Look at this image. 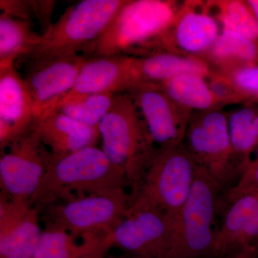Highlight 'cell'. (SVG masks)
<instances>
[{"instance_id": "obj_1", "label": "cell", "mask_w": 258, "mask_h": 258, "mask_svg": "<svg viewBox=\"0 0 258 258\" xmlns=\"http://www.w3.org/2000/svg\"><path fill=\"white\" fill-rule=\"evenodd\" d=\"M128 187L123 169L96 146L61 157H52L32 205L41 210L57 200L108 195Z\"/></svg>"}, {"instance_id": "obj_2", "label": "cell", "mask_w": 258, "mask_h": 258, "mask_svg": "<svg viewBox=\"0 0 258 258\" xmlns=\"http://www.w3.org/2000/svg\"><path fill=\"white\" fill-rule=\"evenodd\" d=\"M101 149L124 171L131 195L138 189L158 151L140 112L127 93L114 103L98 126Z\"/></svg>"}, {"instance_id": "obj_3", "label": "cell", "mask_w": 258, "mask_h": 258, "mask_svg": "<svg viewBox=\"0 0 258 258\" xmlns=\"http://www.w3.org/2000/svg\"><path fill=\"white\" fill-rule=\"evenodd\" d=\"M199 169L184 142L158 149L138 189L131 195L126 216L152 210L177 224Z\"/></svg>"}, {"instance_id": "obj_4", "label": "cell", "mask_w": 258, "mask_h": 258, "mask_svg": "<svg viewBox=\"0 0 258 258\" xmlns=\"http://www.w3.org/2000/svg\"><path fill=\"white\" fill-rule=\"evenodd\" d=\"M181 3L171 0H127L85 55L140 54L174 22Z\"/></svg>"}, {"instance_id": "obj_5", "label": "cell", "mask_w": 258, "mask_h": 258, "mask_svg": "<svg viewBox=\"0 0 258 258\" xmlns=\"http://www.w3.org/2000/svg\"><path fill=\"white\" fill-rule=\"evenodd\" d=\"M127 0H83L69 7L42 34L28 62L79 54L98 38Z\"/></svg>"}, {"instance_id": "obj_6", "label": "cell", "mask_w": 258, "mask_h": 258, "mask_svg": "<svg viewBox=\"0 0 258 258\" xmlns=\"http://www.w3.org/2000/svg\"><path fill=\"white\" fill-rule=\"evenodd\" d=\"M221 188L200 168L181 210L168 258H219L216 220L220 217Z\"/></svg>"}, {"instance_id": "obj_7", "label": "cell", "mask_w": 258, "mask_h": 258, "mask_svg": "<svg viewBox=\"0 0 258 258\" xmlns=\"http://www.w3.org/2000/svg\"><path fill=\"white\" fill-rule=\"evenodd\" d=\"M184 142L199 167L223 193L240 180L241 174L231 144L227 112L222 108L191 113Z\"/></svg>"}, {"instance_id": "obj_8", "label": "cell", "mask_w": 258, "mask_h": 258, "mask_svg": "<svg viewBox=\"0 0 258 258\" xmlns=\"http://www.w3.org/2000/svg\"><path fill=\"white\" fill-rule=\"evenodd\" d=\"M131 200V194L123 189L51 205L47 225L63 229L78 239L86 235L109 234L126 217Z\"/></svg>"}, {"instance_id": "obj_9", "label": "cell", "mask_w": 258, "mask_h": 258, "mask_svg": "<svg viewBox=\"0 0 258 258\" xmlns=\"http://www.w3.org/2000/svg\"><path fill=\"white\" fill-rule=\"evenodd\" d=\"M221 30L208 2H183L169 28L149 44L142 55L167 52L204 60Z\"/></svg>"}, {"instance_id": "obj_10", "label": "cell", "mask_w": 258, "mask_h": 258, "mask_svg": "<svg viewBox=\"0 0 258 258\" xmlns=\"http://www.w3.org/2000/svg\"><path fill=\"white\" fill-rule=\"evenodd\" d=\"M52 157L32 128L19 137L1 154L0 194L31 201L43 181Z\"/></svg>"}, {"instance_id": "obj_11", "label": "cell", "mask_w": 258, "mask_h": 258, "mask_svg": "<svg viewBox=\"0 0 258 258\" xmlns=\"http://www.w3.org/2000/svg\"><path fill=\"white\" fill-rule=\"evenodd\" d=\"M176 223L157 211H142L125 217L107 235L112 247L130 258H168L175 237Z\"/></svg>"}, {"instance_id": "obj_12", "label": "cell", "mask_w": 258, "mask_h": 258, "mask_svg": "<svg viewBox=\"0 0 258 258\" xmlns=\"http://www.w3.org/2000/svg\"><path fill=\"white\" fill-rule=\"evenodd\" d=\"M158 149L182 143L191 112L166 96L158 85L137 84L127 92Z\"/></svg>"}, {"instance_id": "obj_13", "label": "cell", "mask_w": 258, "mask_h": 258, "mask_svg": "<svg viewBox=\"0 0 258 258\" xmlns=\"http://www.w3.org/2000/svg\"><path fill=\"white\" fill-rule=\"evenodd\" d=\"M86 58L74 54L28 62L23 79L31 96L35 120L55 109L71 91Z\"/></svg>"}, {"instance_id": "obj_14", "label": "cell", "mask_w": 258, "mask_h": 258, "mask_svg": "<svg viewBox=\"0 0 258 258\" xmlns=\"http://www.w3.org/2000/svg\"><path fill=\"white\" fill-rule=\"evenodd\" d=\"M30 200L0 195V258H34L42 230Z\"/></svg>"}, {"instance_id": "obj_15", "label": "cell", "mask_w": 258, "mask_h": 258, "mask_svg": "<svg viewBox=\"0 0 258 258\" xmlns=\"http://www.w3.org/2000/svg\"><path fill=\"white\" fill-rule=\"evenodd\" d=\"M35 121L28 88L15 64L0 67V150L31 130Z\"/></svg>"}, {"instance_id": "obj_16", "label": "cell", "mask_w": 258, "mask_h": 258, "mask_svg": "<svg viewBox=\"0 0 258 258\" xmlns=\"http://www.w3.org/2000/svg\"><path fill=\"white\" fill-rule=\"evenodd\" d=\"M132 61V56L129 55L87 57L80 69L74 87L64 98L127 92L134 85Z\"/></svg>"}, {"instance_id": "obj_17", "label": "cell", "mask_w": 258, "mask_h": 258, "mask_svg": "<svg viewBox=\"0 0 258 258\" xmlns=\"http://www.w3.org/2000/svg\"><path fill=\"white\" fill-rule=\"evenodd\" d=\"M32 129L54 157L96 146L100 140L98 127L83 124L55 109L35 120Z\"/></svg>"}, {"instance_id": "obj_18", "label": "cell", "mask_w": 258, "mask_h": 258, "mask_svg": "<svg viewBox=\"0 0 258 258\" xmlns=\"http://www.w3.org/2000/svg\"><path fill=\"white\" fill-rule=\"evenodd\" d=\"M212 70L211 66L203 59L171 52H156L140 57L132 56L133 86L159 85L187 73L208 77Z\"/></svg>"}, {"instance_id": "obj_19", "label": "cell", "mask_w": 258, "mask_h": 258, "mask_svg": "<svg viewBox=\"0 0 258 258\" xmlns=\"http://www.w3.org/2000/svg\"><path fill=\"white\" fill-rule=\"evenodd\" d=\"M107 235H89L81 242L67 231L47 225L34 258H105L111 249Z\"/></svg>"}, {"instance_id": "obj_20", "label": "cell", "mask_w": 258, "mask_h": 258, "mask_svg": "<svg viewBox=\"0 0 258 258\" xmlns=\"http://www.w3.org/2000/svg\"><path fill=\"white\" fill-rule=\"evenodd\" d=\"M227 119L234 157L242 176L258 150V103L241 105L227 113Z\"/></svg>"}, {"instance_id": "obj_21", "label": "cell", "mask_w": 258, "mask_h": 258, "mask_svg": "<svg viewBox=\"0 0 258 258\" xmlns=\"http://www.w3.org/2000/svg\"><path fill=\"white\" fill-rule=\"evenodd\" d=\"M204 60L218 71L258 64V43L228 29L222 28Z\"/></svg>"}, {"instance_id": "obj_22", "label": "cell", "mask_w": 258, "mask_h": 258, "mask_svg": "<svg viewBox=\"0 0 258 258\" xmlns=\"http://www.w3.org/2000/svg\"><path fill=\"white\" fill-rule=\"evenodd\" d=\"M158 86L173 101L191 113L222 108L202 75H179Z\"/></svg>"}, {"instance_id": "obj_23", "label": "cell", "mask_w": 258, "mask_h": 258, "mask_svg": "<svg viewBox=\"0 0 258 258\" xmlns=\"http://www.w3.org/2000/svg\"><path fill=\"white\" fill-rule=\"evenodd\" d=\"M29 20L0 15V67L25 59L41 41Z\"/></svg>"}, {"instance_id": "obj_24", "label": "cell", "mask_w": 258, "mask_h": 258, "mask_svg": "<svg viewBox=\"0 0 258 258\" xmlns=\"http://www.w3.org/2000/svg\"><path fill=\"white\" fill-rule=\"evenodd\" d=\"M258 212V191L244 195L227 207L216 233L219 258H226L231 241Z\"/></svg>"}, {"instance_id": "obj_25", "label": "cell", "mask_w": 258, "mask_h": 258, "mask_svg": "<svg viewBox=\"0 0 258 258\" xmlns=\"http://www.w3.org/2000/svg\"><path fill=\"white\" fill-rule=\"evenodd\" d=\"M209 8L221 25L258 43V24L246 0L208 1Z\"/></svg>"}, {"instance_id": "obj_26", "label": "cell", "mask_w": 258, "mask_h": 258, "mask_svg": "<svg viewBox=\"0 0 258 258\" xmlns=\"http://www.w3.org/2000/svg\"><path fill=\"white\" fill-rule=\"evenodd\" d=\"M115 95L96 93L64 98L55 109L83 124L98 128L113 106Z\"/></svg>"}, {"instance_id": "obj_27", "label": "cell", "mask_w": 258, "mask_h": 258, "mask_svg": "<svg viewBox=\"0 0 258 258\" xmlns=\"http://www.w3.org/2000/svg\"><path fill=\"white\" fill-rule=\"evenodd\" d=\"M221 73L235 84L246 103H258V64L239 66Z\"/></svg>"}, {"instance_id": "obj_28", "label": "cell", "mask_w": 258, "mask_h": 258, "mask_svg": "<svg viewBox=\"0 0 258 258\" xmlns=\"http://www.w3.org/2000/svg\"><path fill=\"white\" fill-rule=\"evenodd\" d=\"M258 191V150L237 184L228 191L222 193L220 203V215L222 217L226 209L232 202L246 194Z\"/></svg>"}, {"instance_id": "obj_29", "label": "cell", "mask_w": 258, "mask_h": 258, "mask_svg": "<svg viewBox=\"0 0 258 258\" xmlns=\"http://www.w3.org/2000/svg\"><path fill=\"white\" fill-rule=\"evenodd\" d=\"M205 78L212 94L222 107L247 103L235 84L226 75L212 69L210 75Z\"/></svg>"}, {"instance_id": "obj_30", "label": "cell", "mask_w": 258, "mask_h": 258, "mask_svg": "<svg viewBox=\"0 0 258 258\" xmlns=\"http://www.w3.org/2000/svg\"><path fill=\"white\" fill-rule=\"evenodd\" d=\"M245 248L258 251V212L231 241L226 252V258L232 257Z\"/></svg>"}, {"instance_id": "obj_31", "label": "cell", "mask_w": 258, "mask_h": 258, "mask_svg": "<svg viewBox=\"0 0 258 258\" xmlns=\"http://www.w3.org/2000/svg\"><path fill=\"white\" fill-rule=\"evenodd\" d=\"M247 5H249L250 9L253 12L254 17L257 20L258 24V0H246Z\"/></svg>"}, {"instance_id": "obj_32", "label": "cell", "mask_w": 258, "mask_h": 258, "mask_svg": "<svg viewBox=\"0 0 258 258\" xmlns=\"http://www.w3.org/2000/svg\"><path fill=\"white\" fill-rule=\"evenodd\" d=\"M245 258H258V252L257 251H252Z\"/></svg>"}, {"instance_id": "obj_33", "label": "cell", "mask_w": 258, "mask_h": 258, "mask_svg": "<svg viewBox=\"0 0 258 258\" xmlns=\"http://www.w3.org/2000/svg\"><path fill=\"white\" fill-rule=\"evenodd\" d=\"M105 258H130V257H127V256H125V257H106Z\"/></svg>"}]
</instances>
